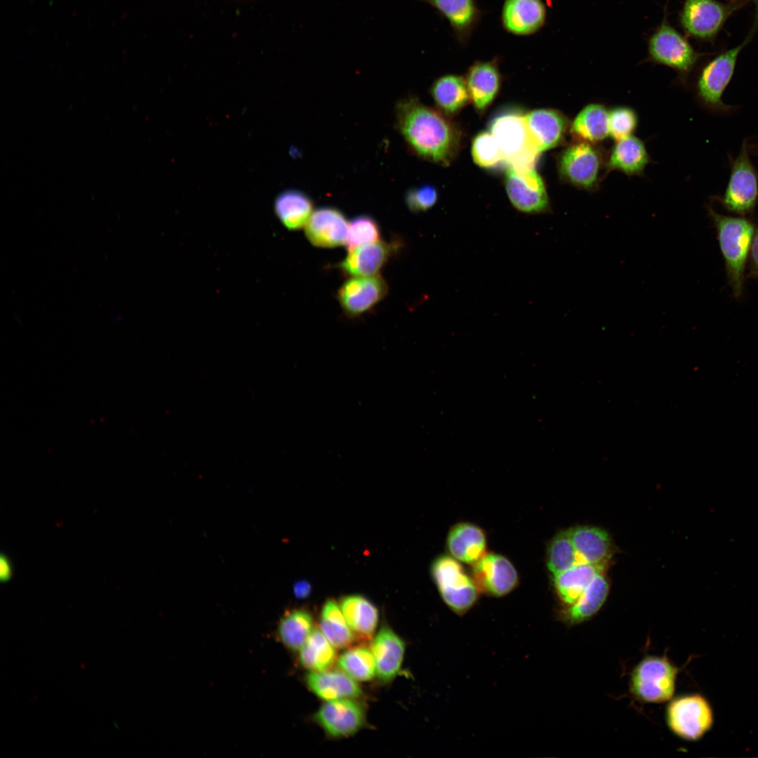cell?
<instances>
[{"mask_svg": "<svg viewBox=\"0 0 758 758\" xmlns=\"http://www.w3.org/2000/svg\"><path fill=\"white\" fill-rule=\"evenodd\" d=\"M707 211L724 260L728 284L735 298H740L755 225L747 217L721 215L710 206Z\"/></svg>", "mask_w": 758, "mask_h": 758, "instance_id": "obj_2", "label": "cell"}, {"mask_svg": "<svg viewBox=\"0 0 758 758\" xmlns=\"http://www.w3.org/2000/svg\"><path fill=\"white\" fill-rule=\"evenodd\" d=\"M376 665V675L384 683L392 681L399 673L404 660L405 644L388 626H383L371 644Z\"/></svg>", "mask_w": 758, "mask_h": 758, "instance_id": "obj_20", "label": "cell"}, {"mask_svg": "<svg viewBox=\"0 0 758 758\" xmlns=\"http://www.w3.org/2000/svg\"><path fill=\"white\" fill-rule=\"evenodd\" d=\"M395 124L405 142L418 157L448 166L456 156L460 133L441 113L413 96L397 101Z\"/></svg>", "mask_w": 758, "mask_h": 758, "instance_id": "obj_1", "label": "cell"}, {"mask_svg": "<svg viewBox=\"0 0 758 758\" xmlns=\"http://www.w3.org/2000/svg\"><path fill=\"white\" fill-rule=\"evenodd\" d=\"M599 573L578 599L564 611L563 619L566 623L575 625L594 616L604 604L609 585L603 574Z\"/></svg>", "mask_w": 758, "mask_h": 758, "instance_id": "obj_27", "label": "cell"}, {"mask_svg": "<svg viewBox=\"0 0 758 758\" xmlns=\"http://www.w3.org/2000/svg\"><path fill=\"white\" fill-rule=\"evenodd\" d=\"M434 8L449 22L456 39L465 44L481 18L475 0H420Z\"/></svg>", "mask_w": 758, "mask_h": 758, "instance_id": "obj_23", "label": "cell"}, {"mask_svg": "<svg viewBox=\"0 0 758 758\" xmlns=\"http://www.w3.org/2000/svg\"><path fill=\"white\" fill-rule=\"evenodd\" d=\"M300 664L310 672L329 670L337 661L335 647L320 630L314 629L299 650Z\"/></svg>", "mask_w": 758, "mask_h": 758, "instance_id": "obj_34", "label": "cell"}, {"mask_svg": "<svg viewBox=\"0 0 758 758\" xmlns=\"http://www.w3.org/2000/svg\"><path fill=\"white\" fill-rule=\"evenodd\" d=\"M314 721L333 738L353 735L365 724L363 707L353 699L326 701L314 716Z\"/></svg>", "mask_w": 758, "mask_h": 758, "instance_id": "obj_13", "label": "cell"}, {"mask_svg": "<svg viewBox=\"0 0 758 758\" xmlns=\"http://www.w3.org/2000/svg\"><path fill=\"white\" fill-rule=\"evenodd\" d=\"M340 606L346 621L355 636L370 639L378 623V611L365 597L352 594L343 597Z\"/></svg>", "mask_w": 758, "mask_h": 758, "instance_id": "obj_26", "label": "cell"}, {"mask_svg": "<svg viewBox=\"0 0 758 758\" xmlns=\"http://www.w3.org/2000/svg\"><path fill=\"white\" fill-rule=\"evenodd\" d=\"M649 158L644 142L631 135L616 142L607 161V168L629 175H640Z\"/></svg>", "mask_w": 758, "mask_h": 758, "instance_id": "obj_30", "label": "cell"}, {"mask_svg": "<svg viewBox=\"0 0 758 758\" xmlns=\"http://www.w3.org/2000/svg\"><path fill=\"white\" fill-rule=\"evenodd\" d=\"M432 576L446 604L462 614L476 602L479 589L453 558L442 556L432 565Z\"/></svg>", "mask_w": 758, "mask_h": 758, "instance_id": "obj_9", "label": "cell"}, {"mask_svg": "<svg viewBox=\"0 0 758 758\" xmlns=\"http://www.w3.org/2000/svg\"><path fill=\"white\" fill-rule=\"evenodd\" d=\"M756 15L753 26L743 41L710 60L702 69L697 81V93L702 102L716 111H726L722 95L733 75L736 61L743 48L751 41L758 26V0H753Z\"/></svg>", "mask_w": 758, "mask_h": 758, "instance_id": "obj_5", "label": "cell"}, {"mask_svg": "<svg viewBox=\"0 0 758 758\" xmlns=\"http://www.w3.org/2000/svg\"><path fill=\"white\" fill-rule=\"evenodd\" d=\"M337 664L340 670L356 681H368L376 675L374 656L371 650L365 646L345 651L337 659Z\"/></svg>", "mask_w": 758, "mask_h": 758, "instance_id": "obj_36", "label": "cell"}, {"mask_svg": "<svg viewBox=\"0 0 758 758\" xmlns=\"http://www.w3.org/2000/svg\"><path fill=\"white\" fill-rule=\"evenodd\" d=\"M438 194L432 185H425L409 189L405 194V202L410 211L424 212L437 203Z\"/></svg>", "mask_w": 758, "mask_h": 758, "instance_id": "obj_41", "label": "cell"}, {"mask_svg": "<svg viewBox=\"0 0 758 758\" xmlns=\"http://www.w3.org/2000/svg\"><path fill=\"white\" fill-rule=\"evenodd\" d=\"M569 533L581 562L605 565L611 554V541L606 531L597 527L579 526Z\"/></svg>", "mask_w": 758, "mask_h": 758, "instance_id": "obj_24", "label": "cell"}, {"mask_svg": "<svg viewBox=\"0 0 758 758\" xmlns=\"http://www.w3.org/2000/svg\"><path fill=\"white\" fill-rule=\"evenodd\" d=\"M380 238V228L375 219L367 215H361L349 223L345 245L350 251L362 245L378 241Z\"/></svg>", "mask_w": 758, "mask_h": 758, "instance_id": "obj_38", "label": "cell"}, {"mask_svg": "<svg viewBox=\"0 0 758 758\" xmlns=\"http://www.w3.org/2000/svg\"><path fill=\"white\" fill-rule=\"evenodd\" d=\"M311 585L306 580L297 582L293 587L295 595L299 599H305L311 593Z\"/></svg>", "mask_w": 758, "mask_h": 758, "instance_id": "obj_43", "label": "cell"}, {"mask_svg": "<svg viewBox=\"0 0 758 758\" xmlns=\"http://www.w3.org/2000/svg\"><path fill=\"white\" fill-rule=\"evenodd\" d=\"M12 573L11 564L6 557H1L0 561V577L4 580L11 578Z\"/></svg>", "mask_w": 758, "mask_h": 758, "instance_id": "obj_44", "label": "cell"}, {"mask_svg": "<svg viewBox=\"0 0 758 758\" xmlns=\"http://www.w3.org/2000/svg\"><path fill=\"white\" fill-rule=\"evenodd\" d=\"M717 200L729 212L739 216H751L758 199V178L743 140L737 157L731 161L729 180L724 194Z\"/></svg>", "mask_w": 758, "mask_h": 758, "instance_id": "obj_6", "label": "cell"}, {"mask_svg": "<svg viewBox=\"0 0 758 758\" xmlns=\"http://www.w3.org/2000/svg\"><path fill=\"white\" fill-rule=\"evenodd\" d=\"M387 293V285L379 274L352 277L343 283L338 300L349 316H359L371 309Z\"/></svg>", "mask_w": 758, "mask_h": 758, "instance_id": "obj_14", "label": "cell"}, {"mask_svg": "<svg viewBox=\"0 0 758 758\" xmlns=\"http://www.w3.org/2000/svg\"><path fill=\"white\" fill-rule=\"evenodd\" d=\"M570 129L579 141L600 142L609 135V112L601 104H589L578 113Z\"/></svg>", "mask_w": 758, "mask_h": 758, "instance_id": "obj_29", "label": "cell"}, {"mask_svg": "<svg viewBox=\"0 0 758 758\" xmlns=\"http://www.w3.org/2000/svg\"><path fill=\"white\" fill-rule=\"evenodd\" d=\"M679 670L666 656H645L633 669L630 689L639 700L662 703L670 700Z\"/></svg>", "mask_w": 758, "mask_h": 758, "instance_id": "obj_4", "label": "cell"}, {"mask_svg": "<svg viewBox=\"0 0 758 758\" xmlns=\"http://www.w3.org/2000/svg\"><path fill=\"white\" fill-rule=\"evenodd\" d=\"M398 247L399 245L395 241H378L362 245L349 251L338 266L344 273L352 277L375 275Z\"/></svg>", "mask_w": 758, "mask_h": 758, "instance_id": "obj_19", "label": "cell"}, {"mask_svg": "<svg viewBox=\"0 0 758 758\" xmlns=\"http://www.w3.org/2000/svg\"><path fill=\"white\" fill-rule=\"evenodd\" d=\"M664 17L649 38V57L655 62L668 66L685 76L691 71L702 54L696 51Z\"/></svg>", "mask_w": 758, "mask_h": 758, "instance_id": "obj_10", "label": "cell"}, {"mask_svg": "<svg viewBox=\"0 0 758 758\" xmlns=\"http://www.w3.org/2000/svg\"><path fill=\"white\" fill-rule=\"evenodd\" d=\"M524 116L531 137L540 152L560 145L570 128L567 118L556 109H538Z\"/></svg>", "mask_w": 758, "mask_h": 758, "instance_id": "obj_18", "label": "cell"}, {"mask_svg": "<svg viewBox=\"0 0 758 758\" xmlns=\"http://www.w3.org/2000/svg\"><path fill=\"white\" fill-rule=\"evenodd\" d=\"M319 629L336 649H345L352 644L355 634L348 625L340 604L331 599L321 611Z\"/></svg>", "mask_w": 758, "mask_h": 758, "instance_id": "obj_33", "label": "cell"}, {"mask_svg": "<svg viewBox=\"0 0 758 758\" xmlns=\"http://www.w3.org/2000/svg\"><path fill=\"white\" fill-rule=\"evenodd\" d=\"M449 552L456 559L475 564L486 554V538L483 531L471 524L462 523L453 527L448 534Z\"/></svg>", "mask_w": 758, "mask_h": 758, "instance_id": "obj_25", "label": "cell"}, {"mask_svg": "<svg viewBox=\"0 0 758 758\" xmlns=\"http://www.w3.org/2000/svg\"><path fill=\"white\" fill-rule=\"evenodd\" d=\"M472 155L474 161L482 168H493L504 161L501 150L490 132H481L473 140Z\"/></svg>", "mask_w": 758, "mask_h": 758, "instance_id": "obj_39", "label": "cell"}, {"mask_svg": "<svg viewBox=\"0 0 758 758\" xmlns=\"http://www.w3.org/2000/svg\"><path fill=\"white\" fill-rule=\"evenodd\" d=\"M546 16V7L543 0H505L501 22L510 34L529 36L544 26Z\"/></svg>", "mask_w": 758, "mask_h": 758, "instance_id": "obj_17", "label": "cell"}, {"mask_svg": "<svg viewBox=\"0 0 758 758\" xmlns=\"http://www.w3.org/2000/svg\"><path fill=\"white\" fill-rule=\"evenodd\" d=\"M305 681L309 689L325 701L354 699L362 693L356 680L341 670L310 672Z\"/></svg>", "mask_w": 758, "mask_h": 758, "instance_id": "obj_22", "label": "cell"}, {"mask_svg": "<svg viewBox=\"0 0 758 758\" xmlns=\"http://www.w3.org/2000/svg\"><path fill=\"white\" fill-rule=\"evenodd\" d=\"M604 567L580 562L554 576L555 587L563 602L568 606L573 604Z\"/></svg>", "mask_w": 758, "mask_h": 758, "instance_id": "obj_31", "label": "cell"}, {"mask_svg": "<svg viewBox=\"0 0 758 758\" xmlns=\"http://www.w3.org/2000/svg\"><path fill=\"white\" fill-rule=\"evenodd\" d=\"M313 630L312 615L306 610L295 609L282 617L278 625L277 634L286 648L291 651H299Z\"/></svg>", "mask_w": 758, "mask_h": 758, "instance_id": "obj_35", "label": "cell"}, {"mask_svg": "<svg viewBox=\"0 0 758 758\" xmlns=\"http://www.w3.org/2000/svg\"><path fill=\"white\" fill-rule=\"evenodd\" d=\"M349 223L338 208L321 207L312 212L305 226V232L315 246L337 247L346 244Z\"/></svg>", "mask_w": 758, "mask_h": 758, "instance_id": "obj_15", "label": "cell"}, {"mask_svg": "<svg viewBox=\"0 0 758 758\" xmlns=\"http://www.w3.org/2000/svg\"><path fill=\"white\" fill-rule=\"evenodd\" d=\"M505 186L510 201L519 211L539 214L549 210L550 200L547 190L535 168L508 166Z\"/></svg>", "mask_w": 758, "mask_h": 758, "instance_id": "obj_12", "label": "cell"}, {"mask_svg": "<svg viewBox=\"0 0 758 758\" xmlns=\"http://www.w3.org/2000/svg\"><path fill=\"white\" fill-rule=\"evenodd\" d=\"M747 262V277L758 279V225L755 226Z\"/></svg>", "mask_w": 758, "mask_h": 758, "instance_id": "obj_42", "label": "cell"}, {"mask_svg": "<svg viewBox=\"0 0 758 758\" xmlns=\"http://www.w3.org/2000/svg\"><path fill=\"white\" fill-rule=\"evenodd\" d=\"M465 81L474 107L479 112L485 110L500 86L501 77L497 61L493 59L475 62L468 69Z\"/></svg>", "mask_w": 758, "mask_h": 758, "instance_id": "obj_21", "label": "cell"}, {"mask_svg": "<svg viewBox=\"0 0 758 758\" xmlns=\"http://www.w3.org/2000/svg\"><path fill=\"white\" fill-rule=\"evenodd\" d=\"M489 132L509 166L534 168L541 152L531 137L524 115L517 112L501 114L491 121Z\"/></svg>", "mask_w": 758, "mask_h": 758, "instance_id": "obj_3", "label": "cell"}, {"mask_svg": "<svg viewBox=\"0 0 758 758\" xmlns=\"http://www.w3.org/2000/svg\"><path fill=\"white\" fill-rule=\"evenodd\" d=\"M665 719L668 728L677 736L689 741L701 738L713 724V712L707 699L700 694L681 696L667 705Z\"/></svg>", "mask_w": 758, "mask_h": 758, "instance_id": "obj_8", "label": "cell"}, {"mask_svg": "<svg viewBox=\"0 0 758 758\" xmlns=\"http://www.w3.org/2000/svg\"><path fill=\"white\" fill-rule=\"evenodd\" d=\"M431 91L437 106L446 114L458 112L471 100L465 79L456 74L439 77Z\"/></svg>", "mask_w": 758, "mask_h": 758, "instance_id": "obj_32", "label": "cell"}, {"mask_svg": "<svg viewBox=\"0 0 758 758\" xmlns=\"http://www.w3.org/2000/svg\"><path fill=\"white\" fill-rule=\"evenodd\" d=\"M752 0H685L679 13L681 26L689 36L700 40H712L726 20L736 11Z\"/></svg>", "mask_w": 758, "mask_h": 758, "instance_id": "obj_7", "label": "cell"}, {"mask_svg": "<svg viewBox=\"0 0 758 758\" xmlns=\"http://www.w3.org/2000/svg\"><path fill=\"white\" fill-rule=\"evenodd\" d=\"M637 125V114L630 107H617L609 112V135L616 142L631 136Z\"/></svg>", "mask_w": 758, "mask_h": 758, "instance_id": "obj_40", "label": "cell"}, {"mask_svg": "<svg viewBox=\"0 0 758 758\" xmlns=\"http://www.w3.org/2000/svg\"><path fill=\"white\" fill-rule=\"evenodd\" d=\"M274 208L282 225L289 230H296L305 226L313 212V202L305 192L290 189L277 196Z\"/></svg>", "mask_w": 758, "mask_h": 758, "instance_id": "obj_28", "label": "cell"}, {"mask_svg": "<svg viewBox=\"0 0 758 758\" xmlns=\"http://www.w3.org/2000/svg\"><path fill=\"white\" fill-rule=\"evenodd\" d=\"M581 561L577 554L569 530L557 535L552 540L547 551L548 569L556 576Z\"/></svg>", "mask_w": 758, "mask_h": 758, "instance_id": "obj_37", "label": "cell"}, {"mask_svg": "<svg viewBox=\"0 0 758 758\" xmlns=\"http://www.w3.org/2000/svg\"><path fill=\"white\" fill-rule=\"evenodd\" d=\"M474 565V582L479 590L494 596H503L509 593L517 584L518 577L514 566L502 555L486 554Z\"/></svg>", "mask_w": 758, "mask_h": 758, "instance_id": "obj_16", "label": "cell"}, {"mask_svg": "<svg viewBox=\"0 0 758 758\" xmlns=\"http://www.w3.org/2000/svg\"><path fill=\"white\" fill-rule=\"evenodd\" d=\"M601 164V154L593 144L578 140L561 153L558 171L566 182L590 190L597 185Z\"/></svg>", "mask_w": 758, "mask_h": 758, "instance_id": "obj_11", "label": "cell"}]
</instances>
